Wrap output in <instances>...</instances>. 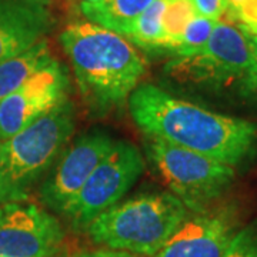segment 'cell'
<instances>
[{"mask_svg":"<svg viewBox=\"0 0 257 257\" xmlns=\"http://www.w3.org/2000/svg\"><path fill=\"white\" fill-rule=\"evenodd\" d=\"M165 79L176 89L257 99V52L241 29L217 22L200 52L175 56L166 63Z\"/></svg>","mask_w":257,"mask_h":257,"instance_id":"obj_3","label":"cell"},{"mask_svg":"<svg viewBox=\"0 0 257 257\" xmlns=\"http://www.w3.org/2000/svg\"><path fill=\"white\" fill-rule=\"evenodd\" d=\"M196 9V13L203 18L211 19L220 22V19L226 15L227 0H190Z\"/></svg>","mask_w":257,"mask_h":257,"instance_id":"obj_20","label":"cell"},{"mask_svg":"<svg viewBox=\"0 0 257 257\" xmlns=\"http://www.w3.org/2000/svg\"><path fill=\"white\" fill-rule=\"evenodd\" d=\"M63 237L60 221L36 204L0 206V257H52Z\"/></svg>","mask_w":257,"mask_h":257,"instance_id":"obj_10","label":"cell"},{"mask_svg":"<svg viewBox=\"0 0 257 257\" xmlns=\"http://www.w3.org/2000/svg\"><path fill=\"white\" fill-rule=\"evenodd\" d=\"M216 25H217L216 20L197 15L187 25L183 37H182V42L173 56H189L200 52L203 47L206 46V43L209 42L211 32Z\"/></svg>","mask_w":257,"mask_h":257,"instance_id":"obj_17","label":"cell"},{"mask_svg":"<svg viewBox=\"0 0 257 257\" xmlns=\"http://www.w3.org/2000/svg\"><path fill=\"white\" fill-rule=\"evenodd\" d=\"M190 211L172 193H150L119 203L87 226L94 244L153 257Z\"/></svg>","mask_w":257,"mask_h":257,"instance_id":"obj_4","label":"cell"},{"mask_svg":"<svg viewBox=\"0 0 257 257\" xmlns=\"http://www.w3.org/2000/svg\"><path fill=\"white\" fill-rule=\"evenodd\" d=\"M114 143L116 140L109 133L93 130L64 147L40 187L42 202L64 216L93 170L113 149Z\"/></svg>","mask_w":257,"mask_h":257,"instance_id":"obj_8","label":"cell"},{"mask_svg":"<svg viewBox=\"0 0 257 257\" xmlns=\"http://www.w3.org/2000/svg\"><path fill=\"white\" fill-rule=\"evenodd\" d=\"M239 230V217L231 206L189 213L153 257H223Z\"/></svg>","mask_w":257,"mask_h":257,"instance_id":"obj_11","label":"cell"},{"mask_svg":"<svg viewBox=\"0 0 257 257\" xmlns=\"http://www.w3.org/2000/svg\"><path fill=\"white\" fill-rule=\"evenodd\" d=\"M197 16L190 0H166L162 28H163V52L175 55L182 42L187 25Z\"/></svg>","mask_w":257,"mask_h":257,"instance_id":"obj_16","label":"cell"},{"mask_svg":"<svg viewBox=\"0 0 257 257\" xmlns=\"http://www.w3.org/2000/svg\"><path fill=\"white\" fill-rule=\"evenodd\" d=\"M223 257H257V224L240 229Z\"/></svg>","mask_w":257,"mask_h":257,"instance_id":"obj_18","label":"cell"},{"mask_svg":"<svg viewBox=\"0 0 257 257\" xmlns=\"http://www.w3.org/2000/svg\"><path fill=\"white\" fill-rule=\"evenodd\" d=\"M53 60L49 43L43 39L26 52L0 62V103Z\"/></svg>","mask_w":257,"mask_h":257,"instance_id":"obj_13","label":"cell"},{"mask_svg":"<svg viewBox=\"0 0 257 257\" xmlns=\"http://www.w3.org/2000/svg\"><path fill=\"white\" fill-rule=\"evenodd\" d=\"M133 121L146 136L165 140L231 167L251 156L257 123L209 110L152 83H140L127 100Z\"/></svg>","mask_w":257,"mask_h":257,"instance_id":"obj_1","label":"cell"},{"mask_svg":"<svg viewBox=\"0 0 257 257\" xmlns=\"http://www.w3.org/2000/svg\"><path fill=\"white\" fill-rule=\"evenodd\" d=\"M166 0H155L139 16L126 35V39L135 46L145 50H162L163 52V28L162 18Z\"/></svg>","mask_w":257,"mask_h":257,"instance_id":"obj_15","label":"cell"},{"mask_svg":"<svg viewBox=\"0 0 257 257\" xmlns=\"http://www.w3.org/2000/svg\"><path fill=\"white\" fill-rule=\"evenodd\" d=\"M143 147L172 194L190 213L211 207L234 182V167L196 152L149 136Z\"/></svg>","mask_w":257,"mask_h":257,"instance_id":"obj_6","label":"cell"},{"mask_svg":"<svg viewBox=\"0 0 257 257\" xmlns=\"http://www.w3.org/2000/svg\"><path fill=\"white\" fill-rule=\"evenodd\" d=\"M69 72L55 59L0 103V142L13 138L69 100Z\"/></svg>","mask_w":257,"mask_h":257,"instance_id":"obj_9","label":"cell"},{"mask_svg":"<svg viewBox=\"0 0 257 257\" xmlns=\"http://www.w3.org/2000/svg\"><path fill=\"white\" fill-rule=\"evenodd\" d=\"M84 3H97V2H100V0H83Z\"/></svg>","mask_w":257,"mask_h":257,"instance_id":"obj_24","label":"cell"},{"mask_svg":"<svg viewBox=\"0 0 257 257\" xmlns=\"http://www.w3.org/2000/svg\"><path fill=\"white\" fill-rule=\"evenodd\" d=\"M155 0H100L97 3L82 2V13L94 25L113 30L126 37L135 20Z\"/></svg>","mask_w":257,"mask_h":257,"instance_id":"obj_14","label":"cell"},{"mask_svg":"<svg viewBox=\"0 0 257 257\" xmlns=\"http://www.w3.org/2000/svg\"><path fill=\"white\" fill-rule=\"evenodd\" d=\"M250 39H251V43H253V46L257 52V36H250Z\"/></svg>","mask_w":257,"mask_h":257,"instance_id":"obj_23","label":"cell"},{"mask_svg":"<svg viewBox=\"0 0 257 257\" xmlns=\"http://www.w3.org/2000/svg\"><path fill=\"white\" fill-rule=\"evenodd\" d=\"M53 28L47 3L39 0H0V62L35 46Z\"/></svg>","mask_w":257,"mask_h":257,"instance_id":"obj_12","label":"cell"},{"mask_svg":"<svg viewBox=\"0 0 257 257\" xmlns=\"http://www.w3.org/2000/svg\"><path fill=\"white\" fill-rule=\"evenodd\" d=\"M226 16L246 35L257 36V0H243L237 8L226 12Z\"/></svg>","mask_w":257,"mask_h":257,"instance_id":"obj_19","label":"cell"},{"mask_svg":"<svg viewBox=\"0 0 257 257\" xmlns=\"http://www.w3.org/2000/svg\"><path fill=\"white\" fill-rule=\"evenodd\" d=\"M241 2H243V0H227V10H226V12H229V10H233L234 8H237Z\"/></svg>","mask_w":257,"mask_h":257,"instance_id":"obj_22","label":"cell"},{"mask_svg":"<svg viewBox=\"0 0 257 257\" xmlns=\"http://www.w3.org/2000/svg\"><path fill=\"white\" fill-rule=\"evenodd\" d=\"M143 172L145 159L139 147L127 140H116L64 213V217L74 227L87 229L99 214L119 204Z\"/></svg>","mask_w":257,"mask_h":257,"instance_id":"obj_7","label":"cell"},{"mask_svg":"<svg viewBox=\"0 0 257 257\" xmlns=\"http://www.w3.org/2000/svg\"><path fill=\"white\" fill-rule=\"evenodd\" d=\"M59 42L73 67L83 103L96 116L123 107L146 73V60L132 42L92 22L69 25Z\"/></svg>","mask_w":257,"mask_h":257,"instance_id":"obj_2","label":"cell"},{"mask_svg":"<svg viewBox=\"0 0 257 257\" xmlns=\"http://www.w3.org/2000/svg\"><path fill=\"white\" fill-rule=\"evenodd\" d=\"M39 2H43V3H49V0H39Z\"/></svg>","mask_w":257,"mask_h":257,"instance_id":"obj_25","label":"cell"},{"mask_svg":"<svg viewBox=\"0 0 257 257\" xmlns=\"http://www.w3.org/2000/svg\"><path fill=\"white\" fill-rule=\"evenodd\" d=\"M73 130V103L66 100L13 138L0 142V206L28 199L69 145Z\"/></svg>","mask_w":257,"mask_h":257,"instance_id":"obj_5","label":"cell"},{"mask_svg":"<svg viewBox=\"0 0 257 257\" xmlns=\"http://www.w3.org/2000/svg\"><path fill=\"white\" fill-rule=\"evenodd\" d=\"M79 257H145L133 254L128 251H120V250H111V248H100L94 251H86L82 253Z\"/></svg>","mask_w":257,"mask_h":257,"instance_id":"obj_21","label":"cell"}]
</instances>
